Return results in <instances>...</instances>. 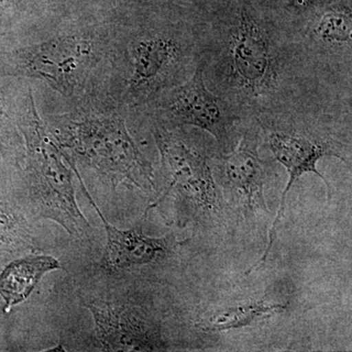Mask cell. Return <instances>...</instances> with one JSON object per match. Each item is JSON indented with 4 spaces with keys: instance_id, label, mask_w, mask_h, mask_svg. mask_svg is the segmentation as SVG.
I'll return each instance as SVG.
<instances>
[{
    "instance_id": "6da1fadb",
    "label": "cell",
    "mask_w": 352,
    "mask_h": 352,
    "mask_svg": "<svg viewBox=\"0 0 352 352\" xmlns=\"http://www.w3.org/2000/svg\"><path fill=\"white\" fill-rule=\"evenodd\" d=\"M205 82L243 118L314 105L317 69L295 36L251 0H231L199 24Z\"/></svg>"
},
{
    "instance_id": "7a4b0ae2",
    "label": "cell",
    "mask_w": 352,
    "mask_h": 352,
    "mask_svg": "<svg viewBox=\"0 0 352 352\" xmlns=\"http://www.w3.org/2000/svg\"><path fill=\"white\" fill-rule=\"evenodd\" d=\"M52 135L64 150L103 175L113 188L126 185L142 191L154 189L152 164L120 116H64L56 120Z\"/></svg>"
},
{
    "instance_id": "3957f363",
    "label": "cell",
    "mask_w": 352,
    "mask_h": 352,
    "mask_svg": "<svg viewBox=\"0 0 352 352\" xmlns=\"http://www.w3.org/2000/svg\"><path fill=\"white\" fill-rule=\"evenodd\" d=\"M20 129L27 147L30 189L36 212L57 222L69 235H85L90 226L76 204V164L43 126L31 91Z\"/></svg>"
},
{
    "instance_id": "277c9868",
    "label": "cell",
    "mask_w": 352,
    "mask_h": 352,
    "mask_svg": "<svg viewBox=\"0 0 352 352\" xmlns=\"http://www.w3.org/2000/svg\"><path fill=\"white\" fill-rule=\"evenodd\" d=\"M154 138L161 155L164 187L145 214L152 208L171 206L168 212H173L177 224L185 226L199 215L219 212V189L207 157L164 127L155 129Z\"/></svg>"
},
{
    "instance_id": "5b68a950",
    "label": "cell",
    "mask_w": 352,
    "mask_h": 352,
    "mask_svg": "<svg viewBox=\"0 0 352 352\" xmlns=\"http://www.w3.org/2000/svg\"><path fill=\"white\" fill-rule=\"evenodd\" d=\"M95 57L89 39L60 36L7 53L0 58V72L41 78L64 96H72L85 85Z\"/></svg>"
},
{
    "instance_id": "8992f818",
    "label": "cell",
    "mask_w": 352,
    "mask_h": 352,
    "mask_svg": "<svg viewBox=\"0 0 352 352\" xmlns=\"http://www.w3.org/2000/svg\"><path fill=\"white\" fill-rule=\"evenodd\" d=\"M95 333L104 351H166L161 322L138 303L106 298L89 302Z\"/></svg>"
},
{
    "instance_id": "52a82bcc",
    "label": "cell",
    "mask_w": 352,
    "mask_h": 352,
    "mask_svg": "<svg viewBox=\"0 0 352 352\" xmlns=\"http://www.w3.org/2000/svg\"><path fill=\"white\" fill-rule=\"evenodd\" d=\"M159 108L175 126L200 129L224 148L230 142L231 129L240 120L226 102L206 85L200 61L188 80L162 97Z\"/></svg>"
},
{
    "instance_id": "ba28073f",
    "label": "cell",
    "mask_w": 352,
    "mask_h": 352,
    "mask_svg": "<svg viewBox=\"0 0 352 352\" xmlns=\"http://www.w3.org/2000/svg\"><path fill=\"white\" fill-rule=\"evenodd\" d=\"M199 60V34L198 38L189 43L161 34L140 38L132 50L126 95L132 100L150 97L159 91L171 71L189 62L197 64Z\"/></svg>"
},
{
    "instance_id": "9c48e42d",
    "label": "cell",
    "mask_w": 352,
    "mask_h": 352,
    "mask_svg": "<svg viewBox=\"0 0 352 352\" xmlns=\"http://www.w3.org/2000/svg\"><path fill=\"white\" fill-rule=\"evenodd\" d=\"M267 143L273 156L288 171L289 179L282 194L276 217L270 230L267 247L263 256L258 261L259 266H263L267 261L276 237L278 224L283 217L285 208H286L287 197L296 180L305 173H314L325 183L328 197L330 199L332 193L330 184L325 176H323L317 168V163L322 157L327 156L337 157L344 161L342 155L335 151L332 146L328 143L305 133L293 131L289 129H285L284 127H278L276 124H274V127L268 132Z\"/></svg>"
},
{
    "instance_id": "30bf717a",
    "label": "cell",
    "mask_w": 352,
    "mask_h": 352,
    "mask_svg": "<svg viewBox=\"0 0 352 352\" xmlns=\"http://www.w3.org/2000/svg\"><path fill=\"white\" fill-rule=\"evenodd\" d=\"M219 175L222 186L237 199L245 215L258 210L268 212L264 197L266 170L259 157L256 131H245L237 147L221 157Z\"/></svg>"
},
{
    "instance_id": "8fae6325",
    "label": "cell",
    "mask_w": 352,
    "mask_h": 352,
    "mask_svg": "<svg viewBox=\"0 0 352 352\" xmlns=\"http://www.w3.org/2000/svg\"><path fill=\"white\" fill-rule=\"evenodd\" d=\"M293 36L314 66L317 58L344 57L351 62V1L338 2L317 11Z\"/></svg>"
},
{
    "instance_id": "7c38bea8",
    "label": "cell",
    "mask_w": 352,
    "mask_h": 352,
    "mask_svg": "<svg viewBox=\"0 0 352 352\" xmlns=\"http://www.w3.org/2000/svg\"><path fill=\"white\" fill-rule=\"evenodd\" d=\"M76 171L83 194L99 214L107 234V243L101 261L103 267L110 270H127L159 263L168 258L173 247V238L170 236L150 237L143 232L141 227L122 230L113 226L104 217L94 198L88 193L80 173L78 170Z\"/></svg>"
},
{
    "instance_id": "4fadbf2b",
    "label": "cell",
    "mask_w": 352,
    "mask_h": 352,
    "mask_svg": "<svg viewBox=\"0 0 352 352\" xmlns=\"http://www.w3.org/2000/svg\"><path fill=\"white\" fill-rule=\"evenodd\" d=\"M62 266L50 256H29L13 261L0 274V296L6 302V310L25 302L41 278Z\"/></svg>"
},
{
    "instance_id": "5bb4252c",
    "label": "cell",
    "mask_w": 352,
    "mask_h": 352,
    "mask_svg": "<svg viewBox=\"0 0 352 352\" xmlns=\"http://www.w3.org/2000/svg\"><path fill=\"white\" fill-rule=\"evenodd\" d=\"M286 308L284 303L270 302L265 300L219 308L201 317L197 322L196 327L204 332L235 330L282 314Z\"/></svg>"
},
{
    "instance_id": "9a60e30c",
    "label": "cell",
    "mask_w": 352,
    "mask_h": 352,
    "mask_svg": "<svg viewBox=\"0 0 352 352\" xmlns=\"http://www.w3.org/2000/svg\"><path fill=\"white\" fill-rule=\"evenodd\" d=\"M349 0H278L281 14L274 17L294 34L315 12L338 2Z\"/></svg>"
},
{
    "instance_id": "2e32d148",
    "label": "cell",
    "mask_w": 352,
    "mask_h": 352,
    "mask_svg": "<svg viewBox=\"0 0 352 352\" xmlns=\"http://www.w3.org/2000/svg\"><path fill=\"white\" fill-rule=\"evenodd\" d=\"M13 219L6 212H3L1 207H0V241L4 242L6 239H8L9 235H10V231L14 228Z\"/></svg>"
},
{
    "instance_id": "e0dca14e",
    "label": "cell",
    "mask_w": 352,
    "mask_h": 352,
    "mask_svg": "<svg viewBox=\"0 0 352 352\" xmlns=\"http://www.w3.org/2000/svg\"><path fill=\"white\" fill-rule=\"evenodd\" d=\"M2 115H3V104H2L1 97H0V120H1ZM0 151L4 152V146L2 144L1 139H0Z\"/></svg>"
}]
</instances>
